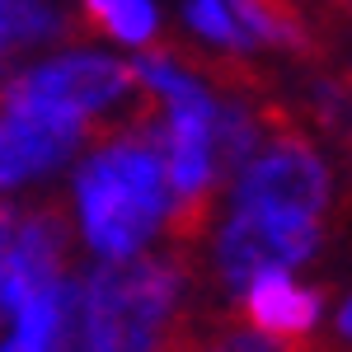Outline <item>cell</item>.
Wrapping results in <instances>:
<instances>
[{
    "label": "cell",
    "mask_w": 352,
    "mask_h": 352,
    "mask_svg": "<svg viewBox=\"0 0 352 352\" xmlns=\"http://www.w3.org/2000/svg\"><path fill=\"white\" fill-rule=\"evenodd\" d=\"M89 28L113 33L118 43H146L155 33V5L151 0H80Z\"/></svg>",
    "instance_id": "11"
},
{
    "label": "cell",
    "mask_w": 352,
    "mask_h": 352,
    "mask_svg": "<svg viewBox=\"0 0 352 352\" xmlns=\"http://www.w3.org/2000/svg\"><path fill=\"white\" fill-rule=\"evenodd\" d=\"M338 329H343V333L352 338V300H348V310H343V320H338Z\"/></svg>",
    "instance_id": "15"
},
{
    "label": "cell",
    "mask_w": 352,
    "mask_h": 352,
    "mask_svg": "<svg viewBox=\"0 0 352 352\" xmlns=\"http://www.w3.org/2000/svg\"><path fill=\"white\" fill-rule=\"evenodd\" d=\"M188 24L197 28V33H207L212 43H226V47H235V52H244V47H254L249 43V33H244L240 24H235V14L221 5V0H188Z\"/></svg>",
    "instance_id": "12"
},
{
    "label": "cell",
    "mask_w": 352,
    "mask_h": 352,
    "mask_svg": "<svg viewBox=\"0 0 352 352\" xmlns=\"http://www.w3.org/2000/svg\"><path fill=\"white\" fill-rule=\"evenodd\" d=\"M76 146L80 141H71V136H56V132H43V127L5 118L0 122V192L33 179V174H47L56 164H66Z\"/></svg>",
    "instance_id": "8"
},
{
    "label": "cell",
    "mask_w": 352,
    "mask_h": 352,
    "mask_svg": "<svg viewBox=\"0 0 352 352\" xmlns=\"http://www.w3.org/2000/svg\"><path fill=\"white\" fill-rule=\"evenodd\" d=\"M85 235L104 258H132L146 235L169 217V169L151 136L122 132L109 136L104 151L76 174Z\"/></svg>",
    "instance_id": "1"
},
{
    "label": "cell",
    "mask_w": 352,
    "mask_h": 352,
    "mask_svg": "<svg viewBox=\"0 0 352 352\" xmlns=\"http://www.w3.org/2000/svg\"><path fill=\"white\" fill-rule=\"evenodd\" d=\"M66 244H71L66 212H61L56 202H43L38 212H28V217L14 226V244H10L5 268L14 272L28 292L52 287L56 277H61V263H66Z\"/></svg>",
    "instance_id": "7"
},
{
    "label": "cell",
    "mask_w": 352,
    "mask_h": 352,
    "mask_svg": "<svg viewBox=\"0 0 352 352\" xmlns=\"http://www.w3.org/2000/svg\"><path fill=\"white\" fill-rule=\"evenodd\" d=\"M0 352H38V348H28L24 338H14V343H5V348H0Z\"/></svg>",
    "instance_id": "14"
},
{
    "label": "cell",
    "mask_w": 352,
    "mask_h": 352,
    "mask_svg": "<svg viewBox=\"0 0 352 352\" xmlns=\"http://www.w3.org/2000/svg\"><path fill=\"white\" fill-rule=\"evenodd\" d=\"M5 66H10V43H0V76H5Z\"/></svg>",
    "instance_id": "16"
},
{
    "label": "cell",
    "mask_w": 352,
    "mask_h": 352,
    "mask_svg": "<svg viewBox=\"0 0 352 352\" xmlns=\"http://www.w3.org/2000/svg\"><path fill=\"white\" fill-rule=\"evenodd\" d=\"M226 10L235 14V24L249 33V43H268L287 47L296 56H315L320 43L310 33V19L300 14L296 0H226Z\"/></svg>",
    "instance_id": "9"
},
{
    "label": "cell",
    "mask_w": 352,
    "mask_h": 352,
    "mask_svg": "<svg viewBox=\"0 0 352 352\" xmlns=\"http://www.w3.org/2000/svg\"><path fill=\"white\" fill-rule=\"evenodd\" d=\"M184 272L169 258H109L85 287L80 352H192L174 324Z\"/></svg>",
    "instance_id": "2"
},
{
    "label": "cell",
    "mask_w": 352,
    "mask_h": 352,
    "mask_svg": "<svg viewBox=\"0 0 352 352\" xmlns=\"http://www.w3.org/2000/svg\"><path fill=\"white\" fill-rule=\"evenodd\" d=\"M10 244H14V212L0 207V263L10 258Z\"/></svg>",
    "instance_id": "13"
},
{
    "label": "cell",
    "mask_w": 352,
    "mask_h": 352,
    "mask_svg": "<svg viewBox=\"0 0 352 352\" xmlns=\"http://www.w3.org/2000/svg\"><path fill=\"white\" fill-rule=\"evenodd\" d=\"M19 85L76 109L80 118H94V113L132 99L136 71L113 56H56V61H43L28 76H19Z\"/></svg>",
    "instance_id": "5"
},
{
    "label": "cell",
    "mask_w": 352,
    "mask_h": 352,
    "mask_svg": "<svg viewBox=\"0 0 352 352\" xmlns=\"http://www.w3.org/2000/svg\"><path fill=\"white\" fill-rule=\"evenodd\" d=\"M61 33H66V19L47 0H0V43L38 47V43H52Z\"/></svg>",
    "instance_id": "10"
},
{
    "label": "cell",
    "mask_w": 352,
    "mask_h": 352,
    "mask_svg": "<svg viewBox=\"0 0 352 352\" xmlns=\"http://www.w3.org/2000/svg\"><path fill=\"white\" fill-rule=\"evenodd\" d=\"M320 305L324 296L310 292V287H296L282 268L258 272L249 287H244L240 300V320L254 329H263L268 338H282V343H305L315 324H320Z\"/></svg>",
    "instance_id": "6"
},
{
    "label": "cell",
    "mask_w": 352,
    "mask_h": 352,
    "mask_svg": "<svg viewBox=\"0 0 352 352\" xmlns=\"http://www.w3.org/2000/svg\"><path fill=\"white\" fill-rule=\"evenodd\" d=\"M315 244H320L315 217L272 212V207H240L217 240V268L226 277V287L244 292L258 272H272V268H287V263L310 258Z\"/></svg>",
    "instance_id": "4"
},
{
    "label": "cell",
    "mask_w": 352,
    "mask_h": 352,
    "mask_svg": "<svg viewBox=\"0 0 352 352\" xmlns=\"http://www.w3.org/2000/svg\"><path fill=\"white\" fill-rule=\"evenodd\" d=\"M258 118H263V141L235 179V202L320 217L329 207V169L315 155L310 136L292 122L287 109H258Z\"/></svg>",
    "instance_id": "3"
}]
</instances>
